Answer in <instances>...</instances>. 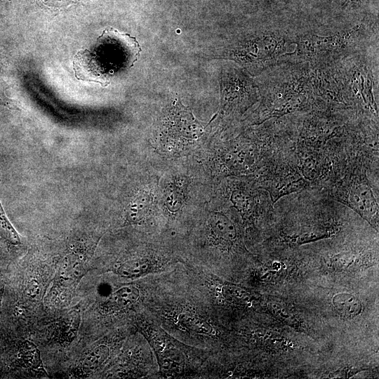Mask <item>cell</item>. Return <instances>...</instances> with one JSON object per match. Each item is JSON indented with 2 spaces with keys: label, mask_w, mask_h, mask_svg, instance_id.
I'll return each instance as SVG.
<instances>
[{
  "label": "cell",
  "mask_w": 379,
  "mask_h": 379,
  "mask_svg": "<svg viewBox=\"0 0 379 379\" xmlns=\"http://www.w3.org/2000/svg\"><path fill=\"white\" fill-rule=\"evenodd\" d=\"M149 260L138 259L126 261L116 269V273L124 277H139L151 273L157 268Z\"/></svg>",
  "instance_id": "5b68a950"
},
{
  "label": "cell",
  "mask_w": 379,
  "mask_h": 379,
  "mask_svg": "<svg viewBox=\"0 0 379 379\" xmlns=\"http://www.w3.org/2000/svg\"><path fill=\"white\" fill-rule=\"evenodd\" d=\"M340 190V199L371 222H378V205L370 183L364 178H350Z\"/></svg>",
  "instance_id": "7a4b0ae2"
},
{
  "label": "cell",
  "mask_w": 379,
  "mask_h": 379,
  "mask_svg": "<svg viewBox=\"0 0 379 379\" xmlns=\"http://www.w3.org/2000/svg\"><path fill=\"white\" fill-rule=\"evenodd\" d=\"M140 298L139 290L133 286H126L116 291L107 302L108 307L119 310L135 304Z\"/></svg>",
  "instance_id": "277c9868"
},
{
  "label": "cell",
  "mask_w": 379,
  "mask_h": 379,
  "mask_svg": "<svg viewBox=\"0 0 379 379\" xmlns=\"http://www.w3.org/2000/svg\"><path fill=\"white\" fill-rule=\"evenodd\" d=\"M109 348L105 345H100L92 350L81 364L83 371L92 373L100 368L107 359L109 355Z\"/></svg>",
  "instance_id": "52a82bcc"
},
{
  "label": "cell",
  "mask_w": 379,
  "mask_h": 379,
  "mask_svg": "<svg viewBox=\"0 0 379 379\" xmlns=\"http://www.w3.org/2000/svg\"><path fill=\"white\" fill-rule=\"evenodd\" d=\"M337 312L345 318H353L359 315L362 309L360 300L349 293L335 295L332 300Z\"/></svg>",
  "instance_id": "3957f363"
},
{
  "label": "cell",
  "mask_w": 379,
  "mask_h": 379,
  "mask_svg": "<svg viewBox=\"0 0 379 379\" xmlns=\"http://www.w3.org/2000/svg\"><path fill=\"white\" fill-rule=\"evenodd\" d=\"M20 358L24 365L34 371L46 373L40 352L32 342L25 341L20 350Z\"/></svg>",
  "instance_id": "8992f818"
},
{
  "label": "cell",
  "mask_w": 379,
  "mask_h": 379,
  "mask_svg": "<svg viewBox=\"0 0 379 379\" xmlns=\"http://www.w3.org/2000/svg\"><path fill=\"white\" fill-rule=\"evenodd\" d=\"M8 86L6 82L0 79V105L9 109L16 108L14 101L6 95V90Z\"/></svg>",
  "instance_id": "30bf717a"
},
{
  "label": "cell",
  "mask_w": 379,
  "mask_h": 379,
  "mask_svg": "<svg viewBox=\"0 0 379 379\" xmlns=\"http://www.w3.org/2000/svg\"><path fill=\"white\" fill-rule=\"evenodd\" d=\"M0 233L5 239L12 244H18L20 239L18 233L5 216L0 207Z\"/></svg>",
  "instance_id": "9c48e42d"
},
{
  "label": "cell",
  "mask_w": 379,
  "mask_h": 379,
  "mask_svg": "<svg viewBox=\"0 0 379 379\" xmlns=\"http://www.w3.org/2000/svg\"><path fill=\"white\" fill-rule=\"evenodd\" d=\"M149 206L151 199L146 194H141L129 206L127 220L133 222L140 220L148 211Z\"/></svg>",
  "instance_id": "ba28073f"
},
{
  "label": "cell",
  "mask_w": 379,
  "mask_h": 379,
  "mask_svg": "<svg viewBox=\"0 0 379 379\" xmlns=\"http://www.w3.org/2000/svg\"><path fill=\"white\" fill-rule=\"evenodd\" d=\"M138 44L135 37L120 33L109 27L98 38L93 53L88 50L81 51L74 58L82 60V63H86L85 67L88 69H93L91 73L93 75L103 72L106 69V64L107 67L111 65L114 69L122 66L129 68L133 66L138 58L127 53L139 57L141 48H126Z\"/></svg>",
  "instance_id": "6da1fadb"
}]
</instances>
